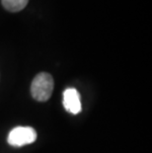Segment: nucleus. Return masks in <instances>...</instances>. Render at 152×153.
Here are the masks:
<instances>
[{"label":"nucleus","instance_id":"obj_3","mask_svg":"<svg viewBox=\"0 0 152 153\" xmlns=\"http://www.w3.org/2000/svg\"><path fill=\"white\" fill-rule=\"evenodd\" d=\"M63 107L72 115H77L81 112V99L79 92L76 89L67 88L63 92Z\"/></svg>","mask_w":152,"mask_h":153},{"label":"nucleus","instance_id":"obj_4","mask_svg":"<svg viewBox=\"0 0 152 153\" xmlns=\"http://www.w3.org/2000/svg\"><path fill=\"white\" fill-rule=\"evenodd\" d=\"M29 0H1V3L7 11L19 12L27 6Z\"/></svg>","mask_w":152,"mask_h":153},{"label":"nucleus","instance_id":"obj_2","mask_svg":"<svg viewBox=\"0 0 152 153\" xmlns=\"http://www.w3.org/2000/svg\"><path fill=\"white\" fill-rule=\"evenodd\" d=\"M37 139V132L31 126H17L9 132L7 141L11 146H21L31 144Z\"/></svg>","mask_w":152,"mask_h":153},{"label":"nucleus","instance_id":"obj_1","mask_svg":"<svg viewBox=\"0 0 152 153\" xmlns=\"http://www.w3.org/2000/svg\"><path fill=\"white\" fill-rule=\"evenodd\" d=\"M54 87L53 78L50 73L41 72L34 78L31 85V93L35 100L46 102L50 98Z\"/></svg>","mask_w":152,"mask_h":153}]
</instances>
